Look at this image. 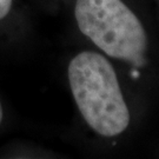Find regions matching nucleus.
<instances>
[{
  "label": "nucleus",
  "mask_w": 159,
  "mask_h": 159,
  "mask_svg": "<svg viewBox=\"0 0 159 159\" xmlns=\"http://www.w3.org/2000/svg\"><path fill=\"white\" fill-rule=\"evenodd\" d=\"M67 79L75 105L91 130L105 138L127 130L130 110L107 58L94 51L79 52L68 63Z\"/></svg>",
  "instance_id": "obj_1"
},
{
  "label": "nucleus",
  "mask_w": 159,
  "mask_h": 159,
  "mask_svg": "<svg viewBox=\"0 0 159 159\" xmlns=\"http://www.w3.org/2000/svg\"><path fill=\"white\" fill-rule=\"evenodd\" d=\"M74 18L80 32L106 56L132 67L148 65V34L125 1L75 0Z\"/></svg>",
  "instance_id": "obj_2"
},
{
  "label": "nucleus",
  "mask_w": 159,
  "mask_h": 159,
  "mask_svg": "<svg viewBox=\"0 0 159 159\" xmlns=\"http://www.w3.org/2000/svg\"><path fill=\"white\" fill-rule=\"evenodd\" d=\"M13 6V0H0V21L10 16Z\"/></svg>",
  "instance_id": "obj_3"
},
{
  "label": "nucleus",
  "mask_w": 159,
  "mask_h": 159,
  "mask_svg": "<svg viewBox=\"0 0 159 159\" xmlns=\"http://www.w3.org/2000/svg\"><path fill=\"white\" fill-rule=\"evenodd\" d=\"M2 119H4V108H2V104H1V100H0V125L2 123Z\"/></svg>",
  "instance_id": "obj_4"
},
{
  "label": "nucleus",
  "mask_w": 159,
  "mask_h": 159,
  "mask_svg": "<svg viewBox=\"0 0 159 159\" xmlns=\"http://www.w3.org/2000/svg\"><path fill=\"white\" fill-rule=\"evenodd\" d=\"M158 1H159V0H158Z\"/></svg>",
  "instance_id": "obj_5"
}]
</instances>
